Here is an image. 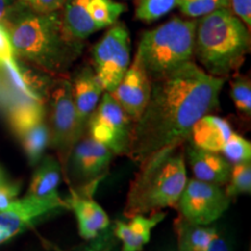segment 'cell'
<instances>
[{
    "label": "cell",
    "instance_id": "7a4b0ae2",
    "mask_svg": "<svg viewBox=\"0 0 251 251\" xmlns=\"http://www.w3.org/2000/svg\"><path fill=\"white\" fill-rule=\"evenodd\" d=\"M1 24L8 31L14 54L50 75L67 74L83 51L84 42L67 29L61 9L37 13L17 0Z\"/></svg>",
    "mask_w": 251,
    "mask_h": 251
},
{
    "label": "cell",
    "instance_id": "3957f363",
    "mask_svg": "<svg viewBox=\"0 0 251 251\" xmlns=\"http://www.w3.org/2000/svg\"><path fill=\"white\" fill-rule=\"evenodd\" d=\"M139 165L127 194L126 218L177 206L187 181L185 143L157 150Z\"/></svg>",
    "mask_w": 251,
    "mask_h": 251
},
{
    "label": "cell",
    "instance_id": "30bf717a",
    "mask_svg": "<svg viewBox=\"0 0 251 251\" xmlns=\"http://www.w3.org/2000/svg\"><path fill=\"white\" fill-rule=\"evenodd\" d=\"M69 206L58 193L48 197L27 196L14 200L0 211V244L7 242L52 213L68 209Z\"/></svg>",
    "mask_w": 251,
    "mask_h": 251
},
{
    "label": "cell",
    "instance_id": "5b68a950",
    "mask_svg": "<svg viewBox=\"0 0 251 251\" xmlns=\"http://www.w3.org/2000/svg\"><path fill=\"white\" fill-rule=\"evenodd\" d=\"M197 21L175 17L142 34L135 59L150 80L164 77L192 61Z\"/></svg>",
    "mask_w": 251,
    "mask_h": 251
},
{
    "label": "cell",
    "instance_id": "6da1fadb",
    "mask_svg": "<svg viewBox=\"0 0 251 251\" xmlns=\"http://www.w3.org/2000/svg\"><path fill=\"white\" fill-rule=\"evenodd\" d=\"M225 81L193 61L152 80L149 101L131 126L126 155L141 164L157 150L186 143L194 124L218 107Z\"/></svg>",
    "mask_w": 251,
    "mask_h": 251
},
{
    "label": "cell",
    "instance_id": "277c9868",
    "mask_svg": "<svg viewBox=\"0 0 251 251\" xmlns=\"http://www.w3.org/2000/svg\"><path fill=\"white\" fill-rule=\"evenodd\" d=\"M250 49L249 28L221 8L197 21L194 56L207 74L225 78L243 64Z\"/></svg>",
    "mask_w": 251,
    "mask_h": 251
},
{
    "label": "cell",
    "instance_id": "4316f807",
    "mask_svg": "<svg viewBox=\"0 0 251 251\" xmlns=\"http://www.w3.org/2000/svg\"><path fill=\"white\" fill-rule=\"evenodd\" d=\"M230 94L235 107L243 115L251 114V84L247 77H236L230 83Z\"/></svg>",
    "mask_w": 251,
    "mask_h": 251
},
{
    "label": "cell",
    "instance_id": "9a60e30c",
    "mask_svg": "<svg viewBox=\"0 0 251 251\" xmlns=\"http://www.w3.org/2000/svg\"><path fill=\"white\" fill-rule=\"evenodd\" d=\"M185 161L188 162L196 179L219 186L227 184L231 164L219 152L200 149L188 143L185 147Z\"/></svg>",
    "mask_w": 251,
    "mask_h": 251
},
{
    "label": "cell",
    "instance_id": "d6986e66",
    "mask_svg": "<svg viewBox=\"0 0 251 251\" xmlns=\"http://www.w3.org/2000/svg\"><path fill=\"white\" fill-rule=\"evenodd\" d=\"M177 251H207L216 229L187 221L179 214L175 221Z\"/></svg>",
    "mask_w": 251,
    "mask_h": 251
},
{
    "label": "cell",
    "instance_id": "83f0119b",
    "mask_svg": "<svg viewBox=\"0 0 251 251\" xmlns=\"http://www.w3.org/2000/svg\"><path fill=\"white\" fill-rule=\"evenodd\" d=\"M20 193V184L8 177L4 169L0 166V211L11 205L18 199Z\"/></svg>",
    "mask_w": 251,
    "mask_h": 251
},
{
    "label": "cell",
    "instance_id": "484cf974",
    "mask_svg": "<svg viewBox=\"0 0 251 251\" xmlns=\"http://www.w3.org/2000/svg\"><path fill=\"white\" fill-rule=\"evenodd\" d=\"M229 0H179L178 7L186 17L201 18L221 8H229Z\"/></svg>",
    "mask_w": 251,
    "mask_h": 251
},
{
    "label": "cell",
    "instance_id": "5bb4252c",
    "mask_svg": "<svg viewBox=\"0 0 251 251\" xmlns=\"http://www.w3.org/2000/svg\"><path fill=\"white\" fill-rule=\"evenodd\" d=\"M113 155L111 149L91 136L78 141L70 155L71 169L76 179L89 184L102 179Z\"/></svg>",
    "mask_w": 251,
    "mask_h": 251
},
{
    "label": "cell",
    "instance_id": "cb8c5ba5",
    "mask_svg": "<svg viewBox=\"0 0 251 251\" xmlns=\"http://www.w3.org/2000/svg\"><path fill=\"white\" fill-rule=\"evenodd\" d=\"M227 188L225 190L228 198H234L238 194L251 192V165L250 161L237 163L231 165Z\"/></svg>",
    "mask_w": 251,
    "mask_h": 251
},
{
    "label": "cell",
    "instance_id": "f1b7e54d",
    "mask_svg": "<svg viewBox=\"0 0 251 251\" xmlns=\"http://www.w3.org/2000/svg\"><path fill=\"white\" fill-rule=\"evenodd\" d=\"M20 4L37 13H50L59 11L65 0H18Z\"/></svg>",
    "mask_w": 251,
    "mask_h": 251
},
{
    "label": "cell",
    "instance_id": "7c38bea8",
    "mask_svg": "<svg viewBox=\"0 0 251 251\" xmlns=\"http://www.w3.org/2000/svg\"><path fill=\"white\" fill-rule=\"evenodd\" d=\"M150 90H151V80L140 63L134 59L120 83L109 94L134 124L142 115L149 101Z\"/></svg>",
    "mask_w": 251,
    "mask_h": 251
},
{
    "label": "cell",
    "instance_id": "ffe728a7",
    "mask_svg": "<svg viewBox=\"0 0 251 251\" xmlns=\"http://www.w3.org/2000/svg\"><path fill=\"white\" fill-rule=\"evenodd\" d=\"M40 164L31 177L27 196L48 197L57 193L61 183L62 168L54 156H46L41 158Z\"/></svg>",
    "mask_w": 251,
    "mask_h": 251
},
{
    "label": "cell",
    "instance_id": "f546056e",
    "mask_svg": "<svg viewBox=\"0 0 251 251\" xmlns=\"http://www.w3.org/2000/svg\"><path fill=\"white\" fill-rule=\"evenodd\" d=\"M229 8L246 26L251 27V0H229Z\"/></svg>",
    "mask_w": 251,
    "mask_h": 251
},
{
    "label": "cell",
    "instance_id": "2e32d148",
    "mask_svg": "<svg viewBox=\"0 0 251 251\" xmlns=\"http://www.w3.org/2000/svg\"><path fill=\"white\" fill-rule=\"evenodd\" d=\"M72 97L80 125L85 128L86 122L98 106L103 87L93 68L84 67L71 81Z\"/></svg>",
    "mask_w": 251,
    "mask_h": 251
},
{
    "label": "cell",
    "instance_id": "603a6c76",
    "mask_svg": "<svg viewBox=\"0 0 251 251\" xmlns=\"http://www.w3.org/2000/svg\"><path fill=\"white\" fill-rule=\"evenodd\" d=\"M179 0H139L135 17L146 24L159 20L178 7Z\"/></svg>",
    "mask_w": 251,
    "mask_h": 251
},
{
    "label": "cell",
    "instance_id": "ba28073f",
    "mask_svg": "<svg viewBox=\"0 0 251 251\" xmlns=\"http://www.w3.org/2000/svg\"><path fill=\"white\" fill-rule=\"evenodd\" d=\"M126 11L127 6L114 0H65L61 8L67 29L81 41L113 26Z\"/></svg>",
    "mask_w": 251,
    "mask_h": 251
},
{
    "label": "cell",
    "instance_id": "e0dca14e",
    "mask_svg": "<svg viewBox=\"0 0 251 251\" xmlns=\"http://www.w3.org/2000/svg\"><path fill=\"white\" fill-rule=\"evenodd\" d=\"M165 213H151L150 216L137 214L129 218V221H117L114 233L122 242V251H141L149 242L152 228H155L162 220Z\"/></svg>",
    "mask_w": 251,
    "mask_h": 251
},
{
    "label": "cell",
    "instance_id": "9c48e42d",
    "mask_svg": "<svg viewBox=\"0 0 251 251\" xmlns=\"http://www.w3.org/2000/svg\"><path fill=\"white\" fill-rule=\"evenodd\" d=\"M90 136L117 155H126L133 122L108 92L86 122Z\"/></svg>",
    "mask_w": 251,
    "mask_h": 251
},
{
    "label": "cell",
    "instance_id": "4dcf8cb0",
    "mask_svg": "<svg viewBox=\"0 0 251 251\" xmlns=\"http://www.w3.org/2000/svg\"><path fill=\"white\" fill-rule=\"evenodd\" d=\"M14 49L8 31L4 25L0 23V65L14 59Z\"/></svg>",
    "mask_w": 251,
    "mask_h": 251
},
{
    "label": "cell",
    "instance_id": "1f68e13d",
    "mask_svg": "<svg viewBox=\"0 0 251 251\" xmlns=\"http://www.w3.org/2000/svg\"><path fill=\"white\" fill-rule=\"evenodd\" d=\"M207 251H230L226 241L218 234V231L213 236Z\"/></svg>",
    "mask_w": 251,
    "mask_h": 251
},
{
    "label": "cell",
    "instance_id": "7402d4cb",
    "mask_svg": "<svg viewBox=\"0 0 251 251\" xmlns=\"http://www.w3.org/2000/svg\"><path fill=\"white\" fill-rule=\"evenodd\" d=\"M19 139L21 140L24 150L30 165H36L42 158L45 150L50 142V131L48 126L45 124V121L41 122Z\"/></svg>",
    "mask_w": 251,
    "mask_h": 251
},
{
    "label": "cell",
    "instance_id": "8992f818",
    "mask_svg": "<svg viewBox=\"0 0 251 251\" xmlns=\"http://www.w3.org/2000/svg\"><path fill=\"white\" fill-rule=\"evenodd\" d=\"M50 141L58 155L62 174L67 178L71 151L79 141L84 127L78 119L71 81L61 78L50 96Z\"/></svg>",
    "mask_w": 251,
    "mask_h": 251
},
{
    "label": "cell",
    "instance_id": "8fae6325",
    "mask_svg": "<svg viewBox=\"0 0 251 251\" xmlns=\"http://www.w3.org/2000/svg\"><path fill=\"white\" fill-rule=\"evenodd\" d=\"M229 199L219 185L192 178L187 179L176 207L187 221L208 226L227 211Z\"/></svg>",
    "mask_w": 251,
    "mask_h": 251
},
{
    "label": "cell",
    "instance_id": "44dd1931",
    "mask_svg": "<svg viewBox=\"0 0 251 251\" xmlns=\"http://www.w3.org/2000/svg\"><path fill=\"white\" fill-rule=\"evenodd\" d=\"M9 124L18 137L30 130L45 120V107L42 101L23 98L12 105L9 109Z\"/></svg>",
    "mask_w": 251,
    "mask_h": 251
},
{
    "label": "cell",
    "instance_id": "52a82bcc",
    "mask_svg": "<svg viewBox=\"0 0 251 251\" xmlns=\"http://www.w3.org/2000/svg\"><path fill=\"white\" fill-rule=\"evenodd\" d=\"M93 70L105 92L111 93L129 68L130 36L127 27L115 23L94 46Z\"/></svg>",
    "mask_w": 251,
    "mask_h": 251
},
{
    "label": "cell",
    "instance_id": "ac0fdd59",
    "mask_svg": "<svg viewBox=\"0 0 251 251\" xmlns=\"http://www.w3.org/2000/svg\"><path fill=\"white\" fill-rule=\"evenodd\" d=\"M233 133L227 120L206 114L194 124L187 141L200 149L220 153Z\"/></svg>",
    "mask_w": 251,
    "mask_h": 251
},
{
    "label": "cell",
    "instance_id": "4fadbf2b",
    "mask_svg": "<svg viewBox=\"0 0 251 251\" xmlns=\"http://www.w3.org/2000/svg\"><path fill=\"white\" fill-rule=\"evenodd\" d=\"M99 180L85 184V187L79 190L71 188L70 197L65 200L76 216L79 235L85 240L96 238L109 226L108 215L92 198Z\"/></svg>",
    "mask_w": 251,
    "mask_h": 251
},
{
    "label": "cell",
    "instance_id": "d6a6232c",
    "mask_svg": "<svg viewBox=\"0 0 251 251\" xmlns=\"http://www.w3.org/2000/svg\"><path fill=\"white\" fill-rule=\"evenodd\" d=\"M15 1H17V0H0V23L4 20V18L6 17V14H7L9 8L13 6Z\"/></svg>",
    "mask_w": 251,
    "mask_h": 251
},
{
    "label": "cell",
    "instance_id": "d4e9b609",
    "mask_svg": "<svg viewBox=\"0 0 251 251\" xmlns=\"http://www.w3.org/2000/svg\"><path fill=\"white\" fill-rule=\"evenodd\" d=\"M220 153H222L231 165L248 162L251 157V144L241 135L233 133L222 147Z\"/></svg>",
    "mask_w": 251,
    "mask_h": 251
},
{
    "label": "cell",
    "instance_id": "836d02e7",
    "mask_svg": "<svg viewBox=\"0 0 251 251\" xmlns=\"http://www.w3.org/2000/svg\"><path fill=\"white\" fill-rule=\"evenodd\" d=\"M105 251H108V250H105Z\"/></svg>",
    "mask_w": 251,
    "mask_h": 251
}]
</instances>
